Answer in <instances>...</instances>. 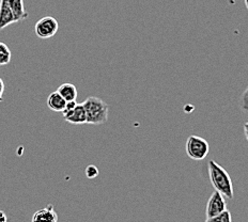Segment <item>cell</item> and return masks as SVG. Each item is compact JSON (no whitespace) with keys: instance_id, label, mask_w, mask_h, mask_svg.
Here are the masks:
<instances>
[{"instance_id":"cell-1","label":"cell","mask_w":248,"mask_h":222,"mask_svg":"<svg viewBox=\"0 0 248 222\" xmlns=\"http://www.w3.org/2000/svg\"><path fill=\"white\" fill-rule=\"evenodd\" d=\"M210 182L215 192L223 194L227 199L233 198V184L229 173L226 169L214 161H210L208 163Z\"/></svg>"},{"instance_id":"cell-2","label":"cell","mask_w":248,"mask_h":222,"mask_svg":"<svg viewBox=\"0 0 248 222\" xmlns=\"http://www.w3.org/2000/svg\"><path fill=\"white\" fill-rule=\"evenodd\" d=\"M82 105H84L86 110L88 124L101 125V124L107 122L109 107L104 101L99 99V97L90 96L84 101Z\"/></svg>"},{"instance_id":"cell-3","label":"cell","mask_w":248,"mask_h":222,"mask_svg":"<svg viewBox=\"0 0 248 222\" xmlns=\"http://www.w3.org/2000/svg\"><path fill=\"white\" fill-rule=\"evenodd\" d=\"M185 149L187 156L193 161H203L208 156L210 151L209 142L204 138L199 136H190L185 144Z\"/></svg>"},{"instance_id":"cell-4","label":"cell","mask_w":248,"mask_h":222,"mask_svg":"<svg viewBox=\"0 0 248 222\" xmlns=\"http://www.w3.org/2000/svg\"><path fill=\"white\" fill-rule=\"evenodd\" d=\"M62 115H63V118L68 123L76 124V125L87 123L85 107L82 104H77L76 101L66 102V106L64 110L62 111Z\"/></svg>"},{"instance_id":"cell-5","label":"cell","mask_w":248,"mask_h":222,"mask_svg":"<svg viewBox=\"0 0 248 222\" xmlns=\"http://www.w3.org/2000/svg\"><path fill=\"white\" fill-rule=\"evenodd\" d=\"M59 29V23L53 16H45L39 19L34 26V32L40 39H50Z\"/></svg>"},{"instance_id":"cell-6","label":"cell","mask_w":248,"mask_h":222,"mask_svg":"<svg viewBox=\"0 0 248 222\" xmlns=\"http://www.w3.org/2000/svg\"><path fill=\"white\" fill-rule=\"evenodd\" d=\"M226 209H227V204H226L225 197L219 192H214L211 194V197L208 201V204H206V210H205L206 219L224 213Z\"/></svg>"},{"instance_id":"cell-7","label":"cell","mask_w":248,"mask_h":222,"mask_svg":"<svg viewBox=\"0 0 248 222\" xmlns=\"http://www.w3.org/2000/svg\"><path fill=\"white\" fill-rule=\"evenodd\" d=\"M31 222H58V215L55 211L54 206L48 204L46 207L35 211Z\"/></svg>"},{"instance_id":"cell-8","label":"cell","mask_w":248,"mask_h":222,"mask_svg":"<svg viewBox=\"0 0 248 222\" xmlns=\"http://www.w3.org/2000/svg\"><path fill=\"white\" fill-rule=\"evenodd\" d=\"M14 23H16V19L9 6L8 0H0V30Z\"/></svg>"},{"instance_id":"cell-9","label":"cell","mask_w":248,"mask_h":222,"mask_svg":"<svg viewBox=\"0 0 248 222\" xmlns=\"http://www.w3.org/2000/svg\"><path fill=\"white\" fill-rule=\"evenodd\" d=\"M46 104H47V107L51 111L62 112L66 106V101L59 94L58 92L55 91L53 93H50Z\"/></svg>"},{"instance_id":"cell-10","label":"cell","mask_w":248,"mask_h":222,"mask_svg":"<svg viewBox=\"0 0 248 222\" xmlns=\"http://www.w3.org/2000/svg\"><path fill=\"white\" fill-rule=\"evenodd\" d=\"M8 2L12 10L15 19H16V23L28 17V13L25 10L24 0H8Z\"/></svg>"},{"instance_id":"cell-11","label":"cell","mask_w":248,"mask_h":222,"mask_svg":"<svg viewBox=\"0 0 248 222\" xmlns=\"http://www.w3.org/2000/svg\"><path fill=\"white\" fill-rule=\"evenodd\" d=\"M57 92H58L66 102H73L77 99V89L73 84H69V82L62 84L58 88Z\"/></svg>"},{"instance_id":"cell-12","label":"cell","mask_w":248,"mask_h":222,"mask_svg":"<svg viewBox=\"0 0 248 222\" xmlns=\"http://www.w3.org/2000/svg\"><path fill=\"white\" fill-rule=\"evenodd\" d=\"M10 61H11V50L6 43L0 42V66L9 64Z\"/></svg>"},{"instance_id":"cell-13","label":"cell","mask_w":248,"mask_h":222,"mask_svg":"<svg viewBox=\"0 0 248 222\" xmlns=\"http://www.w3.org/2000/svg\"><path fill=\"white\" fill-rule=\"evenodd\" d=\"M205 222H232L231 213L228 209H226L224 213L212 217V218H208Z\"/></svg>"},{"instance_id":"cell-14","label":"cell","mask_w":248,"mask_h":222,"mask_svg":"<svg viewBox=\"0 0 248 222\" xmlns=\"http://www.w3.org/2000/svg\"><path fill=\"white\" fill-rule=\"evenodd\" d=\"M97 175H99V169H97L95 166H93V164H90V166H88L86 168V177L88 178H96Z\"/></svg>"},{"instance_id":"cell-15","label":"cell","mask_w":248,"mask_h":222,"mask_svg":"<svg viewBox=\"0 0 248 222\" xmlns=\"http://www.w3.org/2000/svg\"><path fill=\"white\" fill-rule=\"evenodd\" d=\"M241 108L244 111L248 112V87L241 96Z\"/></svg>"},{"instance_id":"cell-16","label":"cell","mask_w":248,"mask_h":222,"mask_svg":"<svg viewBox=\"0 0 248 222\" xmlns=\"http://www.w3.org/2000/svg\"><path fill=\"white\" fill-rule=\"evenodd\" d=\"M3 92H4V82L1 78H0V97H2Z\"/></svg>"},{"instance_id":"cell-17","label":"cell","mask_w":248,"mask_h":222,"mask_svg":"<svg viewBox=\"0 0 248 222\" xmlns=\"http://www.w3.org/2000/svg\"><path fill=\"white\" fill-rule=\"evenodd\" d=\"M0 222H7V216L1 210H0Z\"/></svg>"},{"instance_id":"cell-18","label":"cell","mask_w":248,"mask_h":222,"mask_svg":"<svg viewBox=\"0 0 248 222\" xmlns=\"http://www.w3.org/2000/svg\"><path fill=\"white\" fill-rule=\"evenodd\" d=\"M244 133H245L246 140H247V142H248V122H246V123L244 124Z\"/></svg>"},{"instance_id":"cell-19","label":"cell","mask_w":248,"mask_h":222,"mask_svg":"<svg viewBox=\"0 0 248 222\" xmlns=\"http://www.w3.org/2000/svg\"><path fill=\"white\" fill-rule=\"evenodd\" d=\"M244 2H245V7H246V9L248 10V0H244Z\"/></svg>"},{"instance_id":"cell-20","label":"cell","mask_w":248,"mask_h":222,"mask_svg":"<svg viewBox=\"0 0 248 222\" xmlns=\"http://www.w3.org/2000/svg\"><path fill=\"white\" fill-rule=\"evenodd\" d=\"M3 101V99H2V97H0V103H1Z\"/></svg>"}]
</instances>
